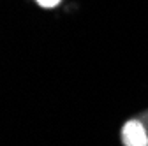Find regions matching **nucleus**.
Here are the masks:
<instances>
[{
  "mask_svg": "<svg viewBox=\"0 0 148 146\" xmlns=\"http://www.w3.org/2000/svg\"><path fill=\"white\" fill-rule=\"evenodd\" d=\"M35 2L44 9H51V7H57L60 4V0H35Z\"/></svg>",
  "mask_w": 148,
  "mask_h": 146,
  "instance_id": "obj_2",
  "label": "nucleus"
},
{
  "mask_svg": "<svg viewBox=\"0 0 148 146\" xmlns=\"http://www.w3.org/2000/svg\"><path fill=\"white\" fill-rule=\"evenodd\" d=\"M123 146H148V134L139 120H129L122 127Z\"/></svg>",
  "mask_w": 148,
  "mask_h": 146,
  "instance_id": "obj_1",
  "label": "nucleus"
}]
</instances>
